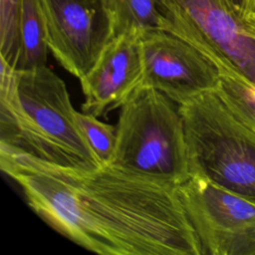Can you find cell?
I'll list each match as a JSON object with an SVG mask.
<instances>
[{"instance_id":"cell-8","label":"cell","mask_w":255,"mask_h":255,"mask_svg":"<svg viewBox=\"0 0 255 255\" xmlns=\"http://www.w3.org/2000/svg\"><path fill=\"white\" fill-rule=\"evenodd\" d=\"M142 79L139 87L152 88L177 105L214 89L218 68L192 45L165 30L139 34Z\"/></svg>"},{"instance_id":"cell-12","label":"cell","mask_w":255,"mask_h":255,"mask_svg":"<svg viewBox=\"0 0 255 255\" xmlns=\"http://www.w3.org/2000/svg\"><path fill=\"white\" fill-rule=\"evenodd\" d=\"M219 73L217 92L237 116L255 131V86L235 69Z\"/></svg>"},{"instance_id":"cell-10","label":"cell","mask_w":255,"mask_h":255,"mask_svg":"<svg viewBox=\"0 0 255 255\" xmlns=\"http://www.w3.org/2000/svg\"><path fill=\"white\" fill-rule=\"evenodd\" d=\"M114 37L162 30L157 0H106Z\"/></svg>"},{"instance_id":"cell-16","label":"cell","mask_w":255,"mask_h":255,"mask_svg":"<svg viewBox=\"0 0 255 255\" xmlns=\"http://www.w3.org/2000/svg\"><path fill=\"white\" fill-rule=\"evenodd\" d=\"M231 3L236 5L240 10H241V0H229ZM242 12V11H241Z\"/></svg>"},{"instance_id":"cell-13","label":"cell","mask_w":255,"mask_h":255,"mask_svg":"<svg viewBox=\"0 0 255 255\" xmlns=\"http://www.w3.org/2000/svg\"><path fill=\"white\" fill-rule=\"evenodd\" d=\"M80 129L102 165H110L117 143V128L106 124L93 114L76 112Z\"/></svg>"},{"instance_id":"cell-4","label":"cell","mask_w":255,"mask_h":255,"mask_svg":"<svg viewBox=\"0 0 255 255\" xmlns=\"http://www.w3.org/2000/svg\"><path fill=\"white\" fill-rule=\"evenodd\" d=\"M191 175L255 202V131L214 89L179 105Z\"/></svg>"},{"instance_id":"cell-6","label":"cell","mask_w":255,"mask_h":255,"mask_svg":"<svg viewBox=\"0 0 255 255\" xmlns=\"http://www.w3.org/2000/svg\"><path fill=\"white\" fill-rule=\"evenodd\" d=\"M177 191L202 255H255V202L196 175Z\"/></svg>"},{"instance_id":"cell-11","label":"cell","mask_w":255,"mask_h":255,"mask_svg":"<svg viewBox=\"0 0 255 255\" xmlns=\"http://www.w3.org/2000/svg\"><path fill=\"white\" fill-rule=\"evenodd\" d=\"M21 50L18 71L47 65L48 46L39 0H23L20 24Z\"/></svg>"},{"instance_id":"cell-14","label":"cell","mask_w":255,"mask_h":255,"mask_svg":"<svg viewBox=\"0 0 255 255\" xmlns=\"http://www.w3.org/2000/svg\"><path fill=\"white\" fill-rule=\"evenodd\" d=\"M23 0H0V58L15 70L20 50V24Z\"/></svg>"},{"instance_id":"cell-9","label":"cell","mask_w":255,"mask_h":255,"mask_svg":"<svg viewBox=\"0 0 255 255\" xmlns=\"http://www.w3.org/2000/svg\"><path fill=\"white\" fill-rule=\"evenodd\" d=\"M142 79L139 35L115 36L104 48L90 72L80 80L85 97L82 112L106 117L120 109Z\"/></svg>"},{"instance_id":"cell-1","label":"cell","mask_w":255,"mask_h":255,"mask_svg":"<svg viewBox=\"0 0 255 255\" xmlns=\"http://www.w3.org/2000/svg\"><path fill=\"white\" fill-rule=\"evenodd\" d=\"M1 170L49 226L102 255H202L177 186L115 165L63 166L0 144Z\"/></svg>"},{"instance_id":"cell-7","label":"cell","mask_w":255,"mask_h":255,"mask_svg":"<svg viewBox=\"0 0 255 255\" xmlns=\"http://www.w3.org/2000/svg\"><path fill=\"white\" fill-rule=\"evenodd\" d=\"M39 5L49 52L82 80L114 38L106 0H39Z\"/></svg>"},{"instance_id":"cell-5","label":"cell","mask_w":255,"mask_h":255,"mask_svg":"<svg viewBox=\"0 0 255 255\" xmlns=\"http://www.w3.org/2000/svg\"><path fill=\"white\" fill-rule=\"evenodd\" d=\"M162 30L183 39L220 71L235 69L255 86V18L229 0H157Z\"/></svg>"},{"instance_id":"cell-3","label":"cell","mask_w":255,"mask_h":255,"mask_svg":"<svg viewBox=\"0 0 255 255\" xmlns=\"http://www.w3.org/2000/svg\"><path fill=\"white\" fill-rule=\"evenodd\" d=\"M110 165L179 186L191 175L179 105L159 91L138 87L120 107Z\"/></svg>"},{"instance_id":"cell-15","label":"cell","mask_w":255,"mask_h":255,"mask_svg":"<svg viewBox=\"0 0 255 255\" xmlns=\"http://www.w3.org/2000/svg\"><path fill=\"white\" fill-rule=\"evenodd\" d=\"M242 15L246 20L255 18V0H241Z\"/></svg>"},{"instance_id":"cell-2","label":"cell","mask_w":255,"mask_h":255,"mask_svg":"<svg viewBox=\"0 0 255 255\" xmlns=\"http://www.w3.org/2000/svg\"><path fill=\"white\" fill-rule=\"evenodd\" d=\"M0 60V144L63 166H103L80 129L65 82L47 65L18 71Z\"/></svg>"}]
</instances>
